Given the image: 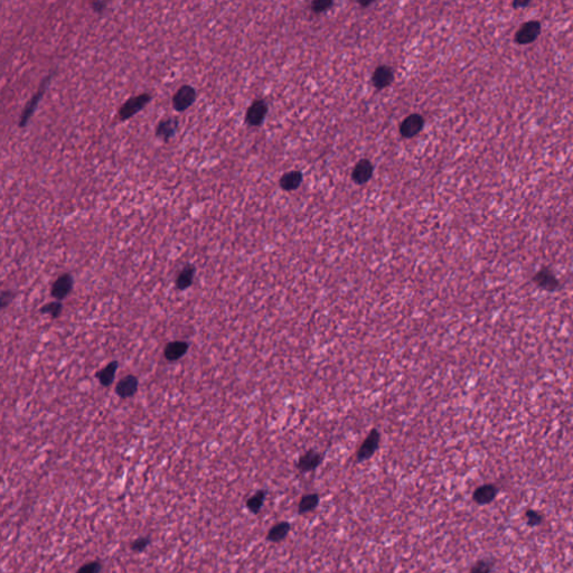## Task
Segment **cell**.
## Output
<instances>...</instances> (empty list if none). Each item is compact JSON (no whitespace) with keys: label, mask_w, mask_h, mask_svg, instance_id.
<instances>
[{"label":"cell","mask_w":573,"mask_h":573,"mask_svg":"<svg viewBox=\"0 0 573 573\" xmlns=\"http://www.w3.org/2000/svg\"><path fill=\"white\" fill-rule=\"evenodd\" d=\"M152 100V97L148 93H142V94L130 98L129 100L123 104L121 109L119 110V118L120 120H128L134 114L140 112L142 109L147 106V104Z\"/></svg>","instance_id":"obj_1"},{"label":"cell","mask_w":573,"mask_h":573,"mask_svg":"<svg viewBox=\"0 0 573 573\" xmlns=\"http://www.w3.org/2000/svg\"><path fill=\"white\" fill-rule=\"evenodd\" d=\"M51 76H52V75H49L47 77H46V79L43 80V82H41V84H40L39 88L37 90V92L35 93V94L33 96V98L30 99V100L28 101V103L26 104V107H25L24 111H23V113H22V117H20V120H19V127H20V128L26 127V124L28 123L30 118L33 117V113L35 112L36 108H37L39 101L41 100V98H43V96H44L46 88H47V85L50 84Z\"/></svg>","instance_id":"obj_2"},{"label":"cell","mask_w":573,"mask_h":573,"mask_svg":"<svg viewBox=\"0 0 573 573\" xmlns=\"http://www.w3.org/2000/svg\"><path fill=\"white\" fill-rule=\"evenodd\" d=\"M541 24L538 20H530L524 23L515 34V41L519 45H528L539 37L541 34Z\"/></svg>","instance_id":"obj_3"},{"label":"cell","mask_w":573,"mask_h":573,"mask_svg":"<svg viewBox=\"0 0 573 573\" xmlns=\"http://www.w3.org/2000/svg\"><path fill=\"white\" fill-rule=\"evenodd\" d=\"M196 100V91L190 85L179 87L173 98V107L176 111L183 112L187 110Z\"/></svg>","instance_id":"obj_4"},{"label":"cell","mask_w":573,"mask_h":573,"mask_svg":"<svg viewBox=\"0 0 573 573\" xmlns=\"http://www.w3.org/2000/svg\"><path fill=\"white\" fill-rule=\"evenodd\" d=\"M179 121L177 118H166L158 123L157 129H156V134L157 137L163 139L164 141H169L171 138L175 137V134L178 130Z\"/></svg>","instance_id":"obj_5"},{"label":"cell","mask_w":573,"mask_h":573,"mask_svg":"<svg viewBox=\"0 0 573 573\" xmlns=\"http://www.w3.org/2000/svg\"><path fill=\"white\" fill-rule=\"evenodd\" d=\"M423 123L424 121L421 116H419V114H412V116L406 118L402 124H401V134L405 138H412L421 131V129L423 128Z\"/></svg>","instance_id":"obj_6"},{"label":"cell","mask_w":573,"mask_h":573,"mask_svg":"<svg viewBox=\"0 0 573 573\" xmlns=\"http://www.w3.org/2000/svg\"><path fill=\"white\" fill-rule=\"evenodd\" d=\"M267 104L262 100H258L252 103V106L249 108L247 112V122L250 126H259L260 123L263 121V119L267 114Z\"/></svg>","instance_id":"obj_7"},{"label":"cell","mask_w":573,"mask_h":573,"mask_svg":"<svg viewBox=\"0 0 573 573\" xmlns=\"http://www.w3.org/2000/svg\"><path fill=\"white\" fill-rule=\"evenodd\" d=\"M73 279L70 274H62L52 287V296L57 300L64 299L71 293Z\"/></svg>","instance_id":"obj_8"},{"label":"cell","mask_w":573,"mask_h":573,"mask_svg":"<svg viewBox=\"0 0 573 573\" xmlns=\"http://www.w3.org/2000/svg\"><path fill=\"white\" fill-rule=\"evenodd\" d=\"M138 390V379L133 375L122 377L117 384L116 392L120 398H131Z\"/></svg>","instance_id":"obj_9"},{"label":"cell","mask_w":573,"mask_h":573,"mask_svg":"<svg viewBox=\"0 0 573 573\" xmlns=\"http://www.w3.org/2000/svg\"><path fill=\"white\" fill-rule=\"evenodd\" d=\"M378 442H379V435L377 431H372L371 434L368 435L367 438L365 439V441L363 442L362 447L359 448L358 450V459L359 460H365L367 458L371 457L375 450H376V448L378 446Z\"/></svg>","instance_id":"obj_10"},{"label":"cell","mask_w":573,"mask_h":573,"mask_svg":"<svg viewBox=\"0 0 573 573\" xmlns=\"http://www.w3.org/2000/svg\"><path fill=\"white\" fill-rule=\"evenodd\" d=\"M373 174V166L368 160H361L355 166L353 171V179L358 184H364L371 178Z\"/></svg>","instance_id":"obj_11"},{"label":"cell","mask_w":573,"mask_h":573,"mask_svg":"<svg viewBox=\"0 0 573 573\" xmlns=\"http://www.w3.org/2000/svg\"><path fill=\"white\" fill-rule=\"evenodd\" d=\"M392 81H393V72L390 67L379 66L377 67L376 71L374 72L373 83L376 87L382 88L388 86L391 84V82Z\"/></svg>","instance_id":"obj_12"},{"label":"cell","mask_w":573,"mask_h":573,"mask_svg":"<svg viewBox=\"0 0 573 573\" xmlns=\"http://www.w3.org/2000/svg\"><path fill=\"white\" fill-rule=\"evenodd\" d=\"M188 350V344L185 342H173L169 343L165 348V357L168 361H177Z\"/></svg>","instance_id":"obj_13"},{"label":"cell","mask_w":573,"mask_h":573,"mask_svg":"<svg viewBox=\"0 0 573 573\" xmlns=\"http://www.w3.org/2000/svg\"><path fill=\"white\" fill-rule=\"evenodd\" d=\"M194 273H195V268L193 267L192 264L185 265L183 270H181L179 272L178 277H177V279H176L177 288L180 289V290H184L186 288H188V287L192 284L193 278H194Z\"/></svg>","instance_id":"obj_14"},{"label":"cell","mask_w":573,"mask_h":573,"mask_svg":"<svg viewBox=\"0 0 573 573\" xmlns=\"http://www.w3.org/2000/svg\"><path fill=\"white\" fill-rule=\"evenodd\" d=\"M301 179H303V176L299 171H290L281 178L280 185L285 190H293L301 184Z\"/></svg>","instance_id":"obj_15"},{"label":"cell","mask_w":573,"mask_h":573,"mask_svg":"<svg viewBox=\"0 0 573 573\" xmlns=\"http://www.w3.org/2000/svg\"><path fill=\"white\" fill-rule=\"evenodd\" d=\"M496 488L492 485H485L478 488L473 495V498L478 504H487L496 496Z\"/></svg>","instance_id":"obj_16"},{"label":"cell","mask_w":573,"mask_h":573,"mask_svg":"<svg viewBox=\"0 0 573 573\" xmlns=\"http://www.w3.org/2000/svg\"><path fill=\"white\" fill-rule=\"evenodd\" d=\"M319 462H320V456L318 454H316V452L310 451L307 452L305 456L300 458L298 466L301 470L308 471L318 466Z\"/></svg>","instance_id":"obj_17"},{"label":"cell","mask_w":573,"mask_h":573,"mask_svg":"<svg viewBox=\"0 0 573 573\" xmlns=\"http://www.w3.org/2000/svg\"><path fill=\"white\" fill-rule=\"evenodd\" d=\"M117 367H118V363L117 362H112L109 364L108 366L104 367L102 371L98 374V377L100 379V383L102 385H110L113 381L114 378V374H116L117 371Z\"/></svg>","instance_id":"obj_18"},{"label":"cell","mask_w":573,"mask_h":573,"mask_svg":"<svg viewBox=\"0 0 573 573\" xmlns=\"http://www.w3.org/2000/svg\"><path fill=\"white\" fill-rule=\"evenodd\" d=\"M289 529H290V526H289L288 523H280L278 525H275L274 528L269 532L268 539L270 541H273V542L281 541L287 534H288Z\"/></svg>","instance_id":"obj_19"},{"label":"cell","mask_w":573,"mask_h":573,"mask_svg":"<svg viewBox=\"0 0 573 573\" xmlns=\"http://www.w3.org/2000/svg\"><path fill=\"white\" fill-rule=\"evenodd\" d=\"M317 504H318V496L317 495H307V496L301 499L299 504V512H309V510L314 509L317 506Z\"/></svg>","instance_id":"obj_20"},{"label":"cell","mask_w":573,"mask_h":573,"mask_svg":"<svg viewBox=\"0 0 573 573\" xmlns=\"http://www.w3.org/2000/svg\"><path fill=\"white\" fill-rule=\"evenodd\" d=\"M263 498H264V493L263 492H259L257 495H254L252 498H250V501L248 503L249 508L251 509L252 512L257 513L258 510L260 509V507L262 506Z\"/></svg>","instance_id":"obj_21"},{"label":"cell","mask_w":573,"mask_h":573,"mask_svg":"<svg viewBox=\"0 0 573 573\" xmlns=\"http://www.w3.org/2000/svg\"><path fill=\"white\" fill-rule=\"evenodd\" d=\"M61 311H62V304L60 303H50L41 308V312H46V314H50L53 317L59 316Z\"/></svg>","instance_id":"obj_22"},{"label":"cell","mask_w":573,"mask_h":573,"mask_svg":"<svg viewBox=\"0 0 573 573\" xmlns=\"http://www.w3.org/2000/svg\"><path fill=\"white\" fill-rule=\"evenodd\" d=\"M536 278H538V282L542 285H544L548 288L549 284H555V279L553 278V275L549 272H540L538 275H536Z\"/></svg>","instance_id":"obj_23"},{"label":"cell","mask_w":573,"mask_h":573,"mask_svg":"<svg viewBox=\"0 0 573 573\" xmlns=\"http://www.w3.org/2000/svg\"><path fill=\"white\" fill-rule=\"evenodd\" d=\"M99 571H100V563L92 562V563H87L86 565L82 566L77 573H99Z\"/></svg>","instance_id":"obj_24"},{"label":"cell","mask_w":573,"mask_h":573,"mask_svg":"<svg viewBox=\"0 0 573 573\" xmlns=\"http://www.w3.org/2000/svg\"><path fill=\"white\" fill-rule=\"evenodd\" d=\"M489 571H491V565L487 562L482 561L472 567L471 573H489Z\"/></svg>","instance_id":"obj_25"},{"label":"cell","mask_w":573,"mask_h":573,"mask_svg":"<svg viewBox=\"0 0 573 573\" xmlns=\"http://www.w3.org/2000/svg\"><path fill=\"white\" fill-rule=\"evenodd\" d=\"M329 6H331L330 2H316L314 3V5H312V9H314V12L316 13H321L325 12Z\"/></svg>","instance_id":"obj_26"},{"label":"cell","mask_w":573,"mask_h":573,"mask_svg":"<svg viewBox=\"0 0 573 573\" xmlns=\"http://www.w3.org/2000/svg\"><path fill=\"white\" fill-rule=\"evenodd\" d=\"M149 541L147 539H139L132 544V549L135 551H142L148 545Z\"/></svg>","instance_id":"obj_27"},{"label":"cell","mask_w":573,"mask_h":573,"mask_svg":"<svg viewBox=\"0 0 573 573\" xmlns=\"http://www.w3.org/2000/svg\"><path fill=\"white\" fill-rule=\"evenodd\" d=\"M528 518H529V522L531 524H538V523H540V520H541L540 515L538 513H535V512H529L528 513Z\"/></svg>","instance_id":"obj_28"},{"label":"cell","mask_w":573,"mask_h":573,"mask_svg":"<svg viewBox=\"0 0 573 573\" xmlns=\"http://www.w3.org/2000/svg\"><path fill=\"white\" fill-rule=\"evenodd\" d=\"M92 7L94 9V12L97 13H102L104 12V9L107 7V4L103 3V2H94L92 3Z\"/></svg>","instance_id":"obj_29"},{"label":"cell","mask_w":573,"mask_h":573,"mask_svg":"<svg viewBox=\"0 0 573 573\" xmlns=\"http://www.w3.org/2000/svg\"><path fill=\"white\" fill-rule=\"evenodd\" d=\"M529 4H530V2H515L513 4V6L516 7V8L517 7H525V6H528Z\"/></svg>","instance_id":"obj_30"}]
</instances>
